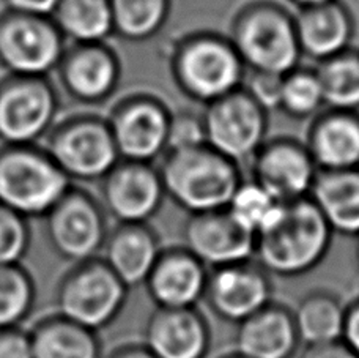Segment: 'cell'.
<instances>
[{
    "instance_id": "1",
    "label": "cell",
    "mask_w": 359,
    "mask_h": 358,
    "mask_svg": "<svg viewBox=\"0 0 359 358\" xmlns=\"http://www.w3.org/2000/svg\"><path fill=\"white\" fill-rule=\"evenodd\" d=\"M332 237L309 197L282 204L276 218L255 237L254 260L274 277H303L325 260Z\"/></svg>"
},
{
    "instance_id": "2",
    "label": "cell",
    "mask_w": 359,
    "mask_h": 358,
    "mask_svg": "<svg viewBox=\"0 0 359 358\" xmlns=\"http://www.w3.org/2000/svg\"><path fill=\"white\" fill-rule=\"evenodd\" d=\"M227 37L246 72L285 76L301 65L294 15L276 0H248L240 5Z\"/></svg>"
},
{
    "instance_id": "3",
    "label": "cell",
    "mask_w": 359,
    "mask_h": 358,
    "mask_svg": "<svg viewBox=\"0 0 359 358\" xmlns=\"http://www.w3.org/2000/svg\"><path fill=\"white\" fill-rule=\"evenodd\" d=\"M174 84L186 98L202 106L240 91L246 67L227 35L194 32L174 44L169 55Z\"/></svg>"
},
{
    "instance_id": "4",
    "label": "cell",
    "mask_w": 359,
    "mask_h": 358,
    "mask_svg": "<svg viewBox=\"0 0 359 358\" xmlns=\"http://www.w3.org/2000/svg\"><path fill=\"white\" fill-rule=\"evenodd\" d=\"M158 169L165 196L188 215L227 208L245 180L241 166L208 145L165 153Z\"/></svg>"
},
{
    "instance_id": "5",
    "label": "cell",
    "mask_w": 359,
    "mask_h": 358,
    "mask_svg": "<svg viewBox=\"0 0 359 358\" xmlns=\"http://www.w3.org/2000/svg\"><path fill=\"white\" fill-rule=\"evenodd\" d=\"M72 187L44 147H0V204L24 218H46Z\"/></svg>"
},
{
    "instance_id": "6",
    "label": "cell",
    "mask_w": 359,
    "mask_h": 358,
    "mask_svg": "<svg viewBox=\"0 0 359 358\" xmlns=\"http://www.w3.org/2000/svg\"><path fill=\"white\" fill-rule=\"evenodd\" d=\"M43 147L73 185L101 182L120 161L106 116L95 112L59 117Z\"/></svg>"
},
{
    "instance_id": "7",
    "label": "cell",
    "mask_w": 359,
    "mask_h": 358,
    "mask_svg": "<svg viewBox=\"0 0 359 358\" xmlns=\"http://www.w3.org/2000/svg\"><path fill=\"white\" fill-rule=\"evenodd\" d=\"M130 289L102 258L73 264L57 284V314L93 331L111 325L123 311Z\"/></svg>"
},
{
    "instance_id": "8",
    "label": "cell",
    "mask_w": 359,
    "mask_h": 358,
    "mask_svg": "<svg viewBox=\"0 0 359 358\" xmlns=\"http://www.w3.org/2000/svg\"><path fill=\"white\" fill-rule=\"evenodd\" d=\"M59 117V91L49 78L6 74L0 79L2 145H38Z\"/></svg>"
},
{
    "instance_id": "9",
    "label": "cell",
    "mask_w": 359,
    "mask_h": 358,
    "mask_svg": "<svg viewBox=\"0 0 359 358\" xmlns=\"http://www.w3.org/2000/svg\"><path fill=\"white\" fill-rule=\"evenodd\" d=\"M174 110L150 92L134 91L120 97L107 112L120 159L155 163L168 153Z\"/></svg>"
},
{
    "instance_id": "10",
    "label": "cell",
    "mask_w": 359,
    "mask_h": 358,
    "mask_svg": "<svg viewBox=\"0 0 359 358\" xmlns=\"http://www.w3.org/2000/svg\"><path fill=\"white\" fill-rule=\"evenodd\" d=\"M65 51L67 40L53 18L0 11V67L6 74L49 78Z\"/></svg>"
},
{
    "instance_id": "11",
    "label": "cell",
    "mask_w": 359,
    "mask_h": 358,
    "mask_svg": "<svg viewBox=\"0 0 359 358\" xmlns=\"http://www.w3.org/2000/svg\"><path fill=\"white\" fill-rule=\"evenodd\" d=\"M107 216L100 197L73 185L44 218L50 248L72 264L100 258L111 231Z\"/></svg>"
},
{
    "instance_id": "12",
    "label": "cell",
    "mask_w": 359,
    "mask_h": 358,
    "mask_svg": "<svg viewBox=\"0 0 359 358\" xmlns=\"http://www.w3.org/2000/svg\"><path fill=\"white\" fill-rule=\"evenodd\" d=\"M210 149L238 166L251 164L268 138V112L240 88L202 111Z\"/></svg>"
},
{
    "instance_id": "13",
    "label": "cell",
    "mask_w": 359,
    "mask_h": 358,
    "mask_svg": "<svg viewBox=\"0 0 359 358\" xmlns=\"http://www.w3.org/2000/svg\"><path fill=\"white\" fill-rule=\"evenodd\" d=\"M165 197L161 174L151 163L120 159L100 182V201L117 225H149Z\"/></svg>"
},
{
    "instance_id": "14",
    "label": "cell",
    "mask_w": 359,
    "mask_h": 358,
    "mask_svg": "<svg viewBox=\"0 0 359 358\" xmlns=\"http://www.w3.org/2000/svg\"><path fill=\"white\" fill-rule=\"evenodd\" d=\"M249 166L252 180L280 204L307 199L320 172L306 144L287 136L268 139Z\"/></svg>"
},
{
    "instance_id": "15",
    "label": "cell",
    "mask_w": 359,
    "mask_h": 358,
    "mask_svg": "<svg viewBox=\"0 0 359 358\" xmlns=\"http://www.w3.org/2000/svg\"><path fill=\"white\" fill-rule=\"evenodd\" d=\"M55 73L69 98L84 106H100L117 93L123 67L109 43L72 44Z\"/></svg>"
},
{
    "instance_id": "16",
    "label": "cell",
    "mask_w": 359,
    "mask_h": 358,
    "mask_svg": "<svg viewBox=\"0 0 359 358\" xmlns=\"http://www.w3.org/2000/svg\"><path fill=\"white\" fill-rule=\"evenodd\" d=\"M182 239V246L208 270L254 260L255 256V235L240 226L227 208L188 215Z\"/></svg>"
},
{
    "instance_id": "17",
    "label": "cell",
    "mask_w": 359,
    "mask_h": 358,
    "mask_svg": "<svg viewBox=\"0 0 359 358\" xmlns=\"http://www.w3.org/2000/svg\"><path fill=\"white\" fill-rule=\"evenodd\" d=\"M271 278L255 260L210 270L205 300L224 321L241 324L271 305Z\"/></svg>"
},
{
    "instance_id": "18",
    "label": "cell",
    "mask_w": 359,
    "mask_h": 358,
    "mask_svg": "<svg viewBox=\"0 0 359 358\" xmlns=\"http://www.w3.org/2000/svg\"><path fill=\"white\" fill-rule=\"evenodd\" d=\"M210 270L183 246L164 248L144 284L151 302L163 310L196 308L205 298Z\"/></svg>"
},
{
    "instance_id": "19",
    "label": "cell",
    "mask_w": 359,
    "mask_h": 358,
    "mask_svg": "<svg viewBox=\"0 0 359 358\" xmlns=\"http://www.w3.org/2000/svg\"><path fill=\"white\" fill-rule=\"evenodd\" d=\"M294 24L303 57L317 65L353 49L355 16L342 0L298 10Z\"/></svg>"
},
{
    "instance_id": "20",
    "label": "cell",
    "mask_w": 359,
    "mask_h": 358,
    "mask_svg": "<svg viewBox=\"0 0 359 358\" xmlns=\"http://www.w3.org/2000/svg\"><path fill=\"white\" fill-rule=\"evenodd\" d=\"M144 344L158 358H205L210 347L207 319L197 308L151 312Z\"/></svg>"
},
{
    "instance_id": "21",
    "label": "cell",
    "mask_w": 359,
    "mask_h": 358,
    "mask_svg": "<svg viewBox=\"0 0 359 358\" xmlns=\"http://www.w3.org/2000/svg\"><path fill=\"white\" fill-rule=\"evenodd\" d=\"M304 144L320 172L359 169V112L323 110Z\"/></svg>"
},
{
    "instance_id": "22",
    "label": "cell",
    "mask_w": 359,
    "mask_h": 358,
    "mask_svg": "<svg viewBox=\"0 0 359 358\" xmlns=\"http://www.w3.org/2000/svg\"><path fill=\"white\" fill-rule=\"evenodd\" d=\"M163 243L150 225H115L101 258L128 289L144 286L163 253Z\"/></svg>"
},
{
    "instance_id": "23",
    "label": "cell",
    "mask_w": 359,
    "mask_h": 358,
    "mask_svg": "<svg viewBox=\"0 0 359 358\" xmlns=\"http://www.w3.org/2000/svg\"><path fill=\"white\" fill-rule=\"evenodd\" d=\"M299 336L293 312L271 303L238 324L235 347L245 358H292Z\"/></svg>"
},
{
    "instance_id": "24",
    "label": "cell",
    "mask_w": 359,
    "mask_h": 358,
    "mask_svg": "<svg viewBox=\"0 0 359 358\" xmlns=\"http://www.w3.org/2000/svg\"><path fill=\"white\" fill-rule=\"evenodd\" d=\"M309 199L332 234L359 237V169L318 172Z\"/></svg>"
},
{
    "instance_id": "25",
    "label": "cell",
    "mask_w": 359,
    "mask_h": 358,
    "mask_svg": "<svg viewBox=\"0 0 359 358\" xmlns=\"http://www.w3.org/2000/svg\"><path fill=\"white\" fill-rule=\"evenodd\" d=\"M34 358H101L98 331L82 327L60 314H49L29 331Z\"/></svg>"
},
{
    "instance_id": "26",
    "label": "cell",
    "mask_w": 359,
    "mask_h": 358,
    "mask_svg": "<svg viewBox=\"0 0 359 358\" xmlns=\"http://www.w3.org/2000/svg\"><path fill=\"white\" fill-rule=\"evenodd\" d=\"M53 21L72 44L107 43L114 37L109 0H60Z\"/></svg>"
},
{
    "instance_id": "27",
    "label": "cell",
    "mask_w": 359,
    "mask_h": 358,
    "mask_svg": "<svg viewBox=\"0 0 359 358\" xmlns=\"http://www.w3.org/2000/svg\"><path fill=\"white\" fill-rule=\"evenodd\" d=\"M294 325L306 346H320L342 341L345 306L330 292H311L298 303L293 312Z\"/></svg>"
},
{
    "instance_id": "28",
    "label": "cell",
    "mask_w": 359,
    "mask_h": 358,
    "mask_svg": "<svg viewBox=\"0 0 359 358\" xmlns=\"http://www.w3.org/2000/svg\"><path fill=\"white\" fill-rule=\"evenodd\" d=\"M114 35L130 43L149 41L168 24L172 0H109Z\"/></svg>"
},
{
    "instance_id": "29",
    "label": "cell",
    "mask_w": 359,
    "mask_h": 358,
    "mask_svg": "<svg viewBox=\"0 0 359 358\" xmlns=\"http://www.w3.org/2000/svg\"><path fill=\"white\" fill-rule=\"evenodd\" d=\"M325 110L359 112V51L350 49L316 67Z\"/></svg>"
},
{
    "instance_id": "30",
    "label": "cell",
    "mask_w": 359,
    "mask_h": 358,
    "mask_svg": "<svg viewBox=\"0 0 359 358\" xmlns=\"http://www.w3.org/2000/svg\"><path fill=\"white\" fill-rule=\"evenodd\" d=\"M36 284L22 264L0 265V330L16 329L30 316Z\"/></svg>"
},
{
    "instance_id": "31",
    "label": "cell",
    "mask_w": 359,
    "mask_h": 358,
    "mask_svg": "<svg viewBox=\"0 0 359 358\" xmlns=\"http://www.w3.org/2000/svg\"><path fill=\"white\" fill-rule=\"evenodd\" d=\"M323 110V91L316 68L299 65L284 76L279 111L293 120H312Z\"/></svg>"
},
{
    "instance_id": "32",
    "label": "cell",
    "mask_w": 359,
    "mask_h": 358,
    "mask_svg": "<svg viewBox=\"0 0 359 358\" xmlns=\"http://www.w3.org/2000/svg\"><path fill=\"white\" fill-rule=\"evenodd\" d=\"M282 204L276 201L265 188L252 178L243 180L230 199L227 210L240 226L252 235H257L278 215Z\"/></svg>"
},
{
    "instance_id": "33",
    "label": "cell",
    "mask_w": 359,
    "mask_h": 358,
    "mask_svg": "<svg viewBox=\"0 0 359 358\" xmlns=\"http://www.w3.org/2000/svg\"><path fill=\"white\" fill-rule=\"evenodd\" d=\"M30 241L29 220L0 204V265L22 264Z\"/></svg>"
},
{
    "instance_id": "34",
    "label": "cell",
    "mask_w": 359,
    "mask_h": 358,
    "mask_svg": "<svg viewBox=\"0 0 359 358\" xmlns=\"http://www.w3.org/2000/svg\"><path fill=\"white\" fill-rule=\"evenodd\" d=\"M201 145H207L202 112L174 111L170 121L168 153L194 149Z\"/></svg>"
},
{
    "instance_id": "35",
    "label": "cell",
    "mask_w": 359,
    "mask_h": 358,
    "mask_svg": "<svg viewBox=\"0 0 359 358\" xmlns=\"http://www.w3.org/2000/svg\"><path fill=\"white\" fill-rule=\"evenodd\" d=\"M282 79H284V76L279 74L246 72V78L241 88L266 112L273 110L279 111Z\"/></svg>"
},
{
    "instance_id": "36",
    "label": "cell",
    "mask_w": 359,
    "mask_h": 358,
    "mask_svg": "<svg viewBox=\"0 0 359 358\" xmlns=\"http://www.w3.org/2000/svg\"><path fill=\"white\" fill-rule=\"evenodd\" d=\"M0 358H34L29 331L21 327L0 330Z\"/></svg>"
},
{
    "instance_id": "37",
    "label": "cell",
    "mask_w": 359,
    "mask_h": 358,
    "mask_svg": "<svg viewBox=\"0 0 359 358\" xmlns=\"http://www.w3.org/2000/svg\"><path fill=\"white\" fill-rule=\"evenodd\" d=\"M60 0H4V8L25 15L53 18Z\"/></svg>"
},
{
    "instance_id": "38",
    "label": "cell",
    "mask_w": 359,
    "mask_h": 358,
    "mask_svg": "<svg viewBox=\"0 0 359 358\" xmlns=\"http://www.w3.org/2000/svg\"><path fill=\"white\" fill-rule=\"evenodd\" d=\"M342 341L359 358V297L345 308V325Z\"/></svg>"
},
{
    "instance_id": "39",
    "label": "cell",
    "mask_w": 359,
    "mask_h": 358,
    "mask_svg": "<svg viewBox=\"0 0 359 358\" xmlns=\"http://www.w3.org/2000/svg\"><path fill=\"white\" fill-rule=\"evenodd\" d=\"M301 358H358L347 347L344 341L331 343V344H320V346H307Z\"/></svg>"
},
{
    "instance_id": "40",
    "label": "cell",
    "mask_w": 359,
    "mask_h": 358,
    "mask_svg": "<svg viewBox=\"0 0 359 358\" xmlns=\"http://www.w3.org/2000/svg\"><path fill=\"white\" fill-rule=\"evenodd\" d=\"M107 358H158L145 344H121Z\"/></svg>"
},
{
    "instance_id": "41",
    "label": "cell",
    "mask_w": 359,
    "mask_h": 358,
    "mask_svg": "<svg viewBox=\"0 0 359 358\" xmlns=\"http://www.w3.org/2000/svg\"><path fill=\"white\" fill-rule=\"evenodd\" d=\"M288 2L297 6L298 10H303V8H311V6H317V5L334 2V0H288Z\"/></svg>"
},
{
    "instance_id": "42",
    "label": "cell",
    "mask_w": 359,
    "mask_h": 358,
    "mask_svg": "<svg viewBox=\"0 0 359 358\" xmlns=\"http://www.w3.org/2000/svg\"><path fill=\"white\" fill-rule=\"evenodd\" d=\"M355 260H356V267L359 270V237L356 239V248H355Z\"/></svg>"
},
{
    "instance_id": "43",
    "label": "cell",
    "mask_w": 359,
    "mask_h": 358,
    "mask_svg": "<svg viewBox=\"0 0 359 358\" xmlns=\"http://www.w3.org/2000/svg\"><path fill=\"white\" fill-rule=\"evenodd\" d=\"M226 358H245V357H241V355H238V354H235V355H230V357H226Z\"/></svg>"
},
{
    "instance_id": "44",
    "label": "cell",
    "mask_w": 359,
    "mask_h": 358,
    "mask_svg": "<svg viewBox=\"0 0 359 358\" xmlns=\"http://www.w3.org/2000/svg\"><path fill=\"white\" fill-rule=\"evenodd\" d=\"M358 51H359V48H358Z\"/></svg>"
}]
</instances>
